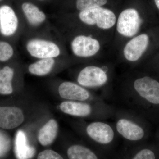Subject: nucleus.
I'll return each instance as SVG.
<instances>
[{"mask_svg":"<svg viewBox=\"0 0 159 159\" xmlns=\"http://www.w3.org/2000/svg\"><path fill=\"white\" fill-rule=\"evenodd\" d=\"M119 97L124 108L142 116L146 104L159 105V82L149 76H141L135 71H131L121 80Z\"/></svg>","mask_w":159,"mask_h":159,"instance_id":"1","label":"nucleus"},{"mask_svg":"<svg viewBox=\"0 0 159 159\" xmlns=\"http://www.w3.org/2000/svg\"><path fill=\"white\" fill-rule=\"evenodd\" d=\"M113 68L103 65H92L83 68L78 73L77 83L86 89L99 90L104 99L112 96Z\"/></svg>","mask_w":159,"mask_h":159,"instance_id":"2","label":"nucleus"},{"mask_svg":"<svg viewBox=\"0 0 159 159\" xmlns=\"http://www.w3.org/2000/svg\"><path fill=\"white\" fill-rule=\"evenodd\" d=\"M142 116L129 109L116 108L113 118L117 134L125 141L135 143L145 138L146 131Z\"/></svg>","mask_w":159,"mask_h":159,"instance_id":"3","label":"nucleus"},{"mask_svg":"<svg viewBox=\"0 0 159 159\" xmlns=\"http://www.w3.org/2000/svg\"><path fill=\"white\" fill-rule=\"evenodd\" d=\"M63 112L70 116L81 118H91L94 120H107L113 118L116 107L105 101H64L60 106Z\"/></svg>","mask_w":159,"mask_h":159,"instance_id":"4","label":"nucleus"},{"mask_svg":"<svg viewBox=\"0 0 159 159\" xmlns=\"http://www.w3.org/2000/svg\"><path fill=\"white\" fill-rule=\"evenodd\" d=\"M79 18L84 25L96 28L101 33L115 29L117 21L113 11L102 7L80 11Z\"/></svg>","mask_w":159,"mask_h":159,"instance_id":"5","label":"nucleus"},{"mask_svg":"<svg viewBox=\"0 0 159 159\" xmlns=\"http://www.w3.org/2000/svg\"><path fill=\"white\" fill-rule=\"evenodd\" d=\"M142 25L143 20L138 10L134 8L124 9L117 18L116 35L126 42L140 34Z\"/></svg>","mask_w":159,"mask_h":159,"instance_id":"6","label":"nucleus"},{"mask_svg":"<svg viewBox=\"0 0 159 159\" xmlns=\"http://www.w3.org/2000/svg\"><path fill=\"white\" fill-rule=\"evenodd\" d=\"M84 131L91 141L102 147L111 145L118 135L113 124L106 120H94L86 125Z\"/></svg>","mask_w":159,"mask_h":159,"instance_id":"7","label":"nucleus"},{"mask_svg":"<svg viewBox=\"0 0 159 159\" xmlns=\"http://www.w3.org/2000/svg\"><path fill=\"white\" fill-rule=\"evenodd\" d=\"M103 43L100 37L79 34L75 36L71 43V51L76 57L88 58L96 57L102 51Z\"/></svg>","mask_w":159,"mask_h":159,"instance_id":"8","label":"nucleus"},{"mask_svg":"<svg viewBox=\"0 0 159 159\" xmlns=\"http://www.w3.org/2000/svg\"><path fill=\"white\" fill-rule=\"evenodd\" d=\"M150 39L148 34L141 33L124 43L121 55L124 61L135 66L148 49Z\"/></svg>","mask_w":159,"mask_h":159,"instance_id":"9","label":"nucleus"},{"mask_svg":"<svg viewBox=\"0 0 159 159\" xmlns=\"http://www.w3.org/2000/svg\"><path fill=\"white\" fill-rule=\"evenodd\" d=\"M58 92L61 98L69 101L98 102L105 100L99 94L93 93L78 84L70 81L62 83L58 88Z\"/></svg>","mask_w":159,"mask_h":159,"instance_id":"10","label":"nucleus"},{"mask_svg":"<svg viewBox=\"0 0 159 159\" xmlns=\"http://www.w3.org/2000/svg\"><path fill=\"white\" fill-rule=\"evenodd\" d=\"M26 48L31 56L39 59L54 58L61 53L60 49L56 44L44 39L30 40L27 43Z\"/></svg>","mask_w":159,"mask_h":159,"instance_id":"11","label":"nucleus"},{"mask_svg":"<svg viewBox=\"0 0 159 159\" xmlns=\"http://www.w3.org/2000/svg\"><path fill=\"white\" fill-rule=\"evenodd\" d=\"M24 116L20 109L13 107H0V127L13 129L19 126L24 121Z\"/></svg>","mask_w":159,"mask_h":159,"instance_id":"12","label":"nucleus"},{"mask_svg":"<svg viewBox=\"0 0 159 159\" xmlns=\"http://www.w3.org/2000/svg\"><path fill=\"white\" fill-rule=\"evenodd\" d=\"M18 26L17 16L10 6L0 7V31L3 35L11 36L15 33Z\"/></svg>","mask_w":159,"mask_h":159,"instance_id":"13","label":"nucleus"},{"mask_svg":"<svg viewBox=\"0 0 159 159\" xmlns=\"http://www.w3.org/2000/svg\"><path fill=\"white\" fill-rule=\"evenodd\" d=\"M15 151L17 159H30L35 153V149L29 145L25 134L23 131L19 130L16 134Z\"/></svg>","mask_w":159,"mask_h":159,"instance_id":"14","label":"nucleus"},{"mask_svg":"<svg viewBox=\"0 0 159 159\" xmlns=\"http://www.w3.org/2000/svg\"><path fill=\"white\" fill-rule=\"evenodd\" d=\"M58 124L57 121L52 119L45 124L40 129L38 139L43 146L51 145L57 136Z\"/></svg>","mask_w":159,"mask_h":159,"instance_id":"15","label":"nucleus"},{"mask_svg":"<svg viewBox=\"0 0 159 159\" xmlns=\"http://www.w3.org/2000/svg\"><path fill=\"white\" fill-rule=\"evenodd\" d=\"M22 9L31 25H39L45 20V14L35 5L29 2H25L22 5Z\"/></svg>","mask_w":159,"mask_h":159,"instance_id":"16","label":"nucleus"},{"mask_svg":"<svg viewBox=\"0 0 159 159\" xmlns=\"http://www.w3.org/2000/svg\"><path fill=\"white\" fill-rule=\"evenodd\" d=\"M55 64L54 58L40 59L31 64L29 67V72L38 76H45L50 73Z\"/></svg>","mask_w":159,"mask_h":159,"instance_id":"17","label":"nucleus"},{"mask_svg":"<svg viewBox=\"0 0 159 159\" xmlns=\"http://www.w3.org/2000/svg\"><path fill=\"white\" fill-rule=\"evenodd\" d=\"M69 159H99L97 154L83 145H71L67 150Z\"/></svg>","mask_w":159,"mask_h":159,"instance_id":"18","label":"nucleus"},{"mask_svg":"<svg viewBox=\"0 0 159 159\" xmlns=\"http://www.w3.org/2000/svg\"><path fill=\"white\" fill-rule=\"evenodd\" d=\"M14 76V70L9 66L0 70V94L8 95L13 92L11 80Z\"/></svg>","mask_w":159,"mask_h":159,"instance_id":"19","label":"nucleus"},{"mask_svg":"<svg viewBox=\"0 0 159 159\" xmlns=\"http://www.w3.org/2000/svg\"><path fill=\"white\" fill-rule=\"evenodd\" d=\"M107 3V0H77L76 7L80 11L102 7Z\"/></svg>","mask_w":159,"mask_h":159,"instance_id":"20","label":"nucleus"},{"mask_svg":"<svg viewBox=\"0 0 159 159\" xmlns=\"http://www.w3.org/2000/svg\"><path fill=\"white\" fill-rule=\"evenodd\" d=\"M13 53V49L9 44L0 41V61H7L12 57Z\"/></svg>","mask_w":159,"mask_h":159,"instance_id":"21","label":"nucleus"},{"mask_svg":"<svg viewBox=\"0 0 159 159\" xmlns=\"http://www.w3.org/2000/svg\"><path fill=\"white\" fill-rule=\"evenodd\" d=\"M130 159H156L155 154L149 148H142L135 152Z\"/></svg>","mask_w":159,"mask_h":159,"instance_id":"22","label":"nucleus"},{"mask_svg":"<svg viewBox=\"0 0 159 159\" xmlns=\"http://www.w3.org/2000/svg\"><path fill=\"white\" fill-rule=\"evenodd\" d=\"M37 159H64L56 152L52 150L43 151L39 154Z\"/></svg>","mask_w":159,"mask_h":159,"instance_id":"23","label":"nucleus"},{"mask_svg":"<svg viewBox=\"0 0 159 159\" xmlns=\"http://www.w3.org/2000/svg\"><path fill=\"white\" fill-rule=\"evenodd\" d=\"M8 146L6 138H4L2 135L0 134V155H2L6 152Z\"/></svg>","mask_w":159,"mask_h":159,"instance_id":"24","label":"nucleus"},{"mask_svg":"<svg viewBox=\"0 0 159 159\" xmlns=\"http://www.w3.org/2000/svg\"><path fill=\"white\" fill-rule=\"evenodd\" d=\"M154 1L156 6H157V8L159 9V0H154Z\"/></svg>","mask_w":159,"mask_h":159,"instance_id":"25","label":"nucleus"},{"mask_svg":"<svg viewBox=\"0 0 159 159\" xmlns=\"http://www.w3.org/2000/svg\"><path fill=\"white\" fill-rule=\"evenodd\" d=\"M39 1H44V0H39Z\"/></svg>","mask_w":159,"mask_h":159,"instance_id":"26","label":"nucleus"}]
</instances>
